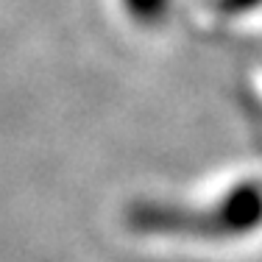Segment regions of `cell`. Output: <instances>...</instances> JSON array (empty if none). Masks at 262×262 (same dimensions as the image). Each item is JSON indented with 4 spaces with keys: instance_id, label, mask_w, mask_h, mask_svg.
Wrapping results in <instances>:
<instances>
[{
    "instance_id": "cell-1",
    "label": "cell",
    "mask_w": 262,
    "mask_h": 262,
    "mask_svg": "<svg viewBox=\"0 0 262 262\" xmlns=\"http://www.w3.org/2000/svg\"><path fill=\"white\" fill-rule=\"evenodd\" d=\"M167 0H128V9L134 11L137 17H145V20H157V17L165 11Z\"/></svg>"
}]
</instances>
